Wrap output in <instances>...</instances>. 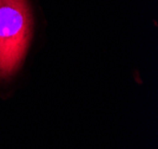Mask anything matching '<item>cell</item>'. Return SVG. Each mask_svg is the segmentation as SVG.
<instances>
[{
    "label": "cell",
    "mask_w": 158,
    "mask_h": 149,
    "mask_svg": "<svg viewBox=\"0 0 158 149\" xmlns=\"http://www.w3.org/2000/svg\"><path fill=\"white\" fill-rule=\"evenodd\" d=\"M32 13L27 0H0V79L12 77L32 38Z\"/></svg>",
    "instance_id": "obj_1"
}]
</instances>
